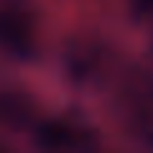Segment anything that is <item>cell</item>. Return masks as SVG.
<instances>
[{"label":"cell","mask_w":153,"mask_h":153,"mask_svg":"<svg viewBox=\"0 0 153 153\" xmlns=\"http://www.w3.org/2000/svg\"><path fill=\"white\" fill-rule=\"evenodd\" d=\"M38 143L46 148H82L89 143V138L69 123H49L38 130Z\"/></svg>","instance_id":"2"},{"label":"cell","mask_w":153,"mask_h":153,"mask_svg":"<svg viewBox=\"0 0 153 153\" xmlns=\"http://www.w3.org/2000/svg\"><path fill=\"white\" fill-rule=\"evenodd\" d=\"M0 49L16 59H31L36 54V31L26 13L0 8Z\"/></svg>","instance_id":"1"}]
</instances>
